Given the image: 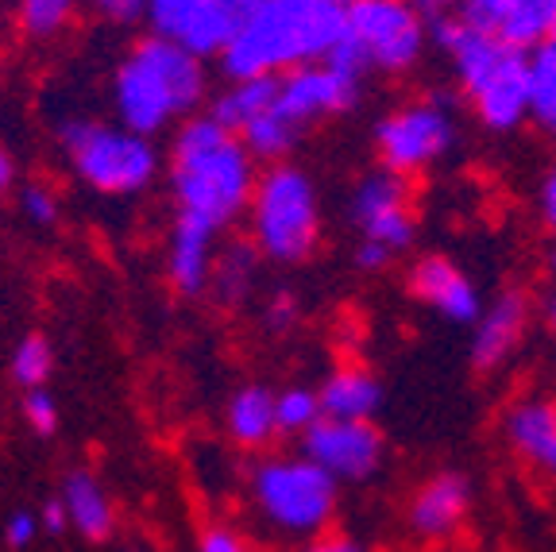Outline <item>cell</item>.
<instances>
[{
    "mask_svg": "<svg viewBox=\"0 0 556 552\" xmlns=\"http://www.w3.org/2000/svg\"><path fill=\"white\" fill-rule=\"evenodd\" d=\"M344 35L340 0H255L240 12L232 39L220 51L228 81L278 78L287 70L325 62Z\"/></svg>",
    "mask_w": 556,
    "mask_h": 552,
    "instance_id": "cell-1",
    "label": "cell"
},
{
    "mask_svg": "<svg viewBox=\"0 0 556 552\" xmlns=\"http://www.w3.org/2000/svg\"><path fill=\"white\" fill-rule=\"evenodd\" d=\"M255 159L213 116H186L170 143V193L178 216L225 233L248 213L255 190Z\"/></svg>",
    "mask_w": 556,
    "mask_h": 552,
    "instance_id": "cell-2",
    "label": "cell"
},
{
    "mask_svg": "<svg viewBox=\"0 0 556 552\" xmlns=\"http://www.w3.org/2000/svg\"><path fill=\"white\" fill-rule=\"evenodd\" d=\"M201 101H205V62L178 43L148 35L116 66V116H121V128L136 136H159L174 121L198 113Z\"/></svg>",
    "mask_w": 556,
    "mask_h": 552,
    "instance_id": "cell-3",
    "label": "cell"
},
{
    "mask_svg": "<svg viewBox=\"0 0 556 552\" xmlns=\"http://www.w3.org/2000/svg\"><path fill=\"white\" fill-rule=\"evenodd\" d=\"M433 43L452 59L456 81L491 131H514L530 116V59L498 35L479 32L460 16L433 20Z\"/></svg>",
    "mask_w": 556,
    "mask_h": 552,
    "instance_id": "cell-4",
    "label": "cell"
},
{
    "mask_svg": "<svg viewBox=\"0 0 556 552\" xmlns=\"http://www.w3.org/2000/svg\"><path fill=\"white\" fill-rule=\"evenodd\" d=\"M429 27L414 0H344V35L325 62L364 81L367 70L406 74L426 54Z\"/></svg>",
    "mask_w": 556,
    "mask_h": 552,
    "instance_id": "cell-5",
    "label": "cell"
},
{
    "mask_svg": "<svg viewBox=\"0 0 556 552\" xmlns=\"http://www.w3.org/2000/svg\"><path fill=\"white\" fill-rule=\"evenodd\" d=\"M252 248L275 263H302L321 240V201L302 166L275 163L255 178L252 201Z\"/></svg>",
    "mask_w": 556,
    "mask_h": 552,
    "instance_id": "cell-6",
    "label": "cell"
},
{
    "mask_svg": "<svg viewBox=\"0 0 556 552\" xmlns=\"http://www.w3.org/2000/svg\"><path fill=\"white\" fill-rule=\"evenodd\" d=\"M66 159L89 190L104 198H131L143 193L159 174V151L148 136L121 128V124L66 121L59 131Z\"/></svg>",
    "mask_w": 556,
    "mask_h": 552,
    "instance_id": "cell-7",
    "label": "cell"
},
{
    "mask_svg": "<svg viewBox=\"0 0 556 552\" xmlns=\"http://www.w3.org/2000/svg\"><path fill=\"white\" fill-rule=\"evenodd\" d=\"M340 484L305 456H270L255 464L252 499L260 514L282 534L317 537L337 514Z\"/></svg>",
    "mask_w": 556,
    "mask_h": 552,
    "instance_id": "cell-8",
    "label": "cell"
},
{
    "mask_svg": "<svg viewBox=\"0 0 556 552\" xmlns=\"http://www.w3.org/2000/svg\"><path fill=\"white\" fill-rule=\"evenodd\" d=\"M456 143V121L448 104L441 101H414L387 113L375 128V151H379L382 171L409 178L441 163Z\"/></svg>",
    "mask_w": 556,
    "mask_h": 552,
    "instance_id": "cell-9",
    "label": "cell"
},
{
    "mask_svg": "<svg viewBox=\"0 0 556 552\" xmlns=\"http://www.w3.org/2000/svg\"><path fill=\"white\" fill-rule=\"evenodd\" d=\"M302 456L321 467L332 484H364L382 467L387 440L375 429V422L321 417L302 432Z\"/></svg>",
    "mask_w": 556,
    "mask_h": 552,
    "instance_id": "cell-10",
    "label": "cell"
},
{
    "mask_svg": "<svg viewBox=\"0 0 556 552\" xmlns=\"http://www.w3.org/2000/svg\"><path fill=\"white\" fill-rule=\"evenodd\" d=\"M356 101H359V78L344 74L332 62H309V66L278 74L275 113L287 116L298 131L325 121V116L348 113Z\"/></svg>",
    "mask_w": 556,
    "mask_h": 552,
    "instance_id": "cell-11",
    "label": "cell"
},
{
    "mask_svg": "<svg viewBox=\"0 0 556 552\" xmlns=\"http://www.w3.org/2000/svg\"><path fill=\"white\" fill-rule=\"evenodd\" d=\"M143 16H148L155 39L178 43L201 62L225 51L236 20H240L225 0H148Z\"/></svg>",
    "mask_w": 556,
    "mask_h": 552,
    "instance_id": "cell-12",
    "label": "cell"
},
{
    "mask_svg": "<svg viewBox=\"0 0 556 552\" xmlns=\"http://www.w3.org/2000/svg\"><path fill=\"white\" fill-rule=\"evenodd\" d=\"M352 216L367 243H379L391 255L406 251L417 236V216L409 209L406 178L391 171H371L352 193Z\"/></svg>",
    "mask_w": 556,
    "mask_h": 552,
    "instance_id": "cell-13",
    "label": "cell"
},
{
    "mask_svg": "<svg viewBox=\"0 0 556 552\" xmlns=\"http://www.w3.org/2000/svg\"><path fill=\"white\" fill-rule=\"evenodd\" d=\"M409 290L437 313V317L452 321V325H476V317L483 313V298L479 286L464 275L460 267L444 255H426L409 271Z\"/></svg>",
    "mask_w": 556,
    "mask_h": 552,
    "instance_id": "cell-14",
    "label": "cell"
},
{
    "mask_svg": "<svg viewBox=\"0 0 556 552\" xmlns=\"http://www.w3.org/2000/svg\"><path fill=\"white\" fill-rule=\"evenodd\" d=\"M471 510V479L464 472H437L409 502V529L426 541L456 534Z\"/></svg>",
    "mask_w": 556,
    "mask_h": 552,
    "instance_id": "cell-15",
    "label": "cell"
},
{
    "mask_svg": "<svg viewBox=\"0 0 556 552\" xmlns=\"http://www.w3.org/2000/svg\"><path fill=\"white\" fill-rule=\"evenodd\" d=\"M217 236L201 221L190 216H174L170 243H166V278L182 298H198L208 290L213 260H217Z\"/></svg>",
    "mask_w": 556,
    "mask_h": 552,
    "instance_id": "cell-16",
    "label": "cell"
},
{
    "mask_svg": "<svg viewBox=\"0 0 556 552\" xmlns=\"http://www.w3.org/2000/svg\"><path fill=\"white\" fill-rule=\"evenodd\" d=\"M526 317L530 305L518 290L503 293L495 305H486L476 317V337H471V363L476 372H495L498 363L510 360V352L526 337Z\"/></svg>",
    "mask_w": 556,
    "mask_h": 552,
    "instance_id": "cell-17",
    "label": "cell"
},
{
    "mask_svg": "<svg viewBox=\"0 0 556 552\" xmlns=\"http://www.w3.org/2000/svg\"><path fill=\"white\" fill-rule=\"evenodd\" d=\"M317 406L332 422H371L382 406V382L367 367L348 363L317 387Z\"/></svg>",
    "mask_w": 556,
    "mask_h": 552,
    "instance_id": "cell-18",
    "label": "cell"
},
{
    "mask_svg": "<svg viewBox=\"0 0 556 552\" xmlns=\"http://www.w3.org/2000/svg\"><path fill=\"white\" fill-rule=\"evenodd\" d=\"M506 440L526 464L553 467L556 464V402L553 398H530L518 402L506 417Z\"/></svg>",
    "mask_w": 556,
    "mask_h": 552,
    "instance_id": "cell-19",
    "label": "cell"
},
{
    "mask_svg": "<svg viewBox=\"0 0 556 552\" xmlns=\"http://www.w3.org/2000/svg\"><path fill=\"white\" fill-rule=\"evenodd\" d=\"M59 499L66 506L70 529H78L86 541H109V534L116 526V514L93 472H70Z\"/></svg>",
    "mask_w": 556,
    "mask_h": 552,
    "instance_id": "cell-20",
    "label": "cell"
},
{
    "mask_svg": "<svg viewBox=\"0 0 556 552\" xmlns=\"http://www.w3.org/2000/svg\"><path fill=\"white\" fill-rule=\"evenodd\" d=\"M228 437L240 444V449H263L278 437L275 429V390L267 387H240L228 398L225 410Z\"/></svg>",
    "mask_w": 556,
    "mask_h": 552,
    "instance_id": "cell-21",
    "label": "cell"
},
{
    "mask_svg": "<svg viewBox=\"0 0 556 552\" xmlns=\"http://www.w3.org/2000/svg\"><path fill=\"white\" fill-rule=\"evenodd\" d=\"M275 93H278V78H240L228 81V89H220L213 97V109L208 116L228 128L232 136H240L252 121H260L263 113L275 109Z\"/></svg>",
    "mask_w": 556,
    "mask_h": 552,
    "instance_id": "cell-22",
    "label": "cell"
},
{
    "mask_svg": "<svg viewBox=\"0 0 556 552\" xmlns=\"http://www.w3.org/2000/svg\"><path fill=\"white\" fill-rule=\"evenodd\" d=\"M556 24V0H510L498 20L495 35L514 51H526V47H541L545 35Z\"/></svg>",
    "mask_w": 556,
    "mask_h": 552,
    "instance_id": "cell-23",
    "label": "cell"
},
{
    "mask_svg": "<svg viewBox=\"0 0 556 552\" xmlns=\"http://www.w3.org/2000/svg\"><path fill=\"white\" fill-rule=\"evenodd\" d=\"M255 255H260V251H255L252 243H243V240L220 248V255L213 260V275H208V290L217 293V302L240 305L243 298L252 293Z\"/></svg>",
    "mask_w": 556,
    "mask_h": 552,
    "instance_id": "cell-24",
    "label": "cell"
},
{
    "mask_svg": "<svg viewBox=\"0 0 556 552\" xmlns=\"http://www.w3.org/2000/svg\"><path fill=\"white\" fill-rule=\"evenodd\" d=\"M298 136H302V131H298L282 113H275V109H270V113H263L260 121L248 124V128H243L236 139H240L243 151H248L255 163H270V166H275V163H282L290 151H294Z\"/></svg>",
    "mask_w": 556,
    "mask_h": 552,
    "instance_id": "cell-25",
    "label": "cell"
},
{
    "mask_svg": "<svg viewBox=\"0 0 556 552\" xmlns=\"http://www.w3.org/2000/svg\"><path fill=\"white\" fill-rule=\"evenodd\" d=\"M530 116L556 136V54L545 47L530 59Z\"/></svg>",
    "mask_w": 556,
    "mask_h": 552,
    "instance_id": "cell-26",
    "label": "cell"
},
{
    "mask_svg": "<svg viewBox=\"0 0 556 552\" xmlns=\"http://www.w3.org/2000/svg\"><path fill=\"white\" fill-rule=\"evenodd\" d=\"M20 27L31 39H51V35L66 32V24L78 16L81 0H20Z\"/></svg>",
    "mask_w": 556,
    "mask_h": 552,
    "instance_id": "cell-27",
    "label": "cell"
},
{
    "mask_svg": "<svg viewBox=\"0 0 556 552\" xmlns=\"http://www.w3.org/2000/svg\"><path fill=\"white\" fill-rule=\"evenodd\" d=\"M51 372H54L51 340L39 337V333H31V337L20 340L16 352H12V379H16L24 390H39V387H47Z\"/></svg>",
    "mask_w": 556,
    "mask_h": 552,
    "instance_id": "cell-28",
    "label": "cell"
},
{
    "mask_svg": "<svg viewBox=\"0 0 556 552\" xmlns=\"http://www.w3.org/2000/svg\"><path fill=\"white\" fill-rule=\"evenodd\" d=\"M313 422H321L317 390H309V387L278 390L275 394V429L278 432H298V437H302Z\"/></svg>",
    "mask_w": 556,
    "mask_h": 552,
    "instance_id": "cell-29",
    "label": "cell"
},
{
    "mask_svg": "<svg viewBox=\"0 0 556 552\" xmlns=\"http://www.w3.org/2000/svg\"><path fill=\"white\" fill-rule=\"evenodd\" d=\"M24 422L35 437H54V429H59V406H54V398L47 394V387L24 390Z\"/></svg>",
    "mask_w": 556,
    "mask_h": 552,
    "instance_id": "cell-30",
    "label": "cell"
},
{
    "mask_svg": "<svg viewBox=\"0 0 556 552\" xmlns=\"http://www.w3.org/2000/svg\"><path fill=\"white\" fill-rule=\"evenodd\" d=\"M20 205H24L27 221H35V225H54L59 221V193L51 186H43V181H31L20 193Z\"/></svg>",
    "mask_w": 556,
    "mask_h": 552,
    "instance_id": "cell-31",
    "label": "cell"
},
{
    "mask_svg": "<svg viewBox=\"0 0 556 552\" xmlns=\"http://www.w3.org/2000/svg\"><path fill=\"white\" fill-rule=\"evenodd\" d=\"M506 4H510V0H460V20H464V24H471V27H479V32L495 35Z\"/></svg>",
    "mask_w": 556,
    "mask_h": 552,
    "instance_id": "cell-32",
    "label": "cell"
},
{
    "mask_svg": "<svg viewBox=\"0 0 556 552\" xmlns=\"http://www.w3.org/2000/svg\"><path fill=\"white\" fill-rule=\"evenodd\" d=\"M263 321H267V328L275 333V337L290 333V328L298 325V298H294V293L278 290L275 298L267 302V313H263Z\"/></svg>",
    "mask_w": 556,
    "mask_h": 552,
    "instance_id": "cell-33",
    "label": "cell"
},
{
    "mask_svg": "<svg viewBox=\"0 0 556 552\" xmlns=\"http://www.w3.org/2000/svg\"><path fill=\"white\" fill-rule=\"evenodd\" d=\"M35 534H39V518L27 514V510H16V514L4 522V544H9V549H27V544L35 541Z\"/></svg>",
    "mask_w": 556,
    "mask_h": 552,
    "instance_id": "cell-34",
    "label": "cell"
},
{
    "mask_svg": "<svg viewBox=\"0 0 556 552\" xmlns=\"http://www.w3.org/2000/svg\"><path fill=\"white\" fill-rule=\"evenodd\" d=\"M201 552H248V544L225 526H213L201 534Z\"/></svg>",
    "mask_w": 556,
    "mask_h": 552,
    "instance_id": "cell-35",
    "label": "cell"
},
{
    "mask_svg": "<svg viewBox=\"0 0 556 552\" xmlns=\"http://www.w3.org/2000/svg\"><path fill=\"white\" fill-rule=\"evenodd\" d=\"M89 4L109 20H136V16H143V4H148V0H89Z\"/></svg>",
    "mask_w": 556,
    "mask_h": 552,
    "instance_id": "cell-36",
    "label": "cell"
},
{
    "mask_svg": "<svg viewBox=\"0 0 556 552\" xmlns=\"http://www.w3.org/2000/svg\"><path fill=\"white\" fill-rule=\"evenodd\" d=\"M35 518H39V529H43V534H66V506H62V499H47L43 506H39V514H35Z\"/></svg>",
    "mask_w": 556,
    "mask_h": 552,
    "instance_id": "cell-37",
    "label": "cell"
},
{
    "mask_svg": "<svg viewBox=\"0 0 556 552\" xmlns=\"http://www.w3.org/2000/svg\"><path fill=\"white\" fill-rule=\"evenodd\" d=\"M391 260H394V255H391L387 248H379V243H367V240H364V243L356 248V267H359V271H367V275L382 271Z\"/></svg>",
    "mask_w": 556,
    "mask_h": 552,
    "instance_id": "cell-38",
    "label": "cell"
},
{
    "mask_svg": "<svg viewBox=\"0 0 556 552\" xmlns=\"http://www.w3.org/2000/svg\"><path fill=\"white\" fill-rule=\"evenodd\" d=\"M305 552H367V549L344 534H325V537H313Z\"/></svg>",
    "mask_w": 556,
    "mask_h": 552,
    "instance_id": "cell-39",
    "label": "cell"
},
{
    "mask_svg": "<svg viewBox=\"0 0 556 552\" xmlns=\"http://www.w3.org/2000/svg\"><path fill=\"white\" fill-rule=\"evenodd\" d=\"M541 216H545L548 233L556 236V166L545 174V181H541Z\"/></svg>",
    "mask_w": 556,
    "mask_h": 552,
    "instance_id": "cell-40",
    "label": "cell"
},
{
    "mask_svg": "<svg viewBox=\"0 0 556 552\" xmlns=\"http://www.w3.org/2000/svg\"><path fill=\"white\" fill-rule=\"evenodd\" d=\"M414 9L441 20V16H452V9H460V0H414Z\"/></svg>",
    "mask_w": 556,
    "mask_h": 552,
    "instance_id": "cell-41",
    "label": "cell"
},
{
    "mask_svg": "<svg viewBox=\"0 0 556 552\" xmlns=\"http://www.w3.org/2000/svg\"><path fill=\"white\" fill-rule=\"evenodd\" d=\"M12 181H16V159L9 147H0V193H9Z\"/></svg>",
    "mask_w": 556,
    "mask_h": 552,
    "instance_id": "cell-42",
    "label": "cell"
},
{
    "mask_svg": "<svg viewBox=\"0 0 556 552\" xmlns=\"http://www.w3.org/2000/svg\"><path fill=\"white\" fill-rule=\"evenodd\" d=\"M548 328H553V337H556V298L548 302Z\"/></svg>",
    "mask_w": 556,
    "mask_h": 552,
    "instance_id": "cell-43",
    "label": "cell"
},
{
    "mask_svg": "<svg viewBox=\"0 0 556 552\" xmlns=\"http://www.w3.org/2000/svg\"><path fill=\"white\" fill-rule=\"evenodd\" d=\"M545 51H553V54H556V24H553V32L545 35Z\"/></svg>",
    "mask_w": 556,
    "mask_h": 552,
    "instance_id": "cell-44",
    "label": "cell"
},
{
    "mask_svg": "<svg viewBox=\"0 0 556 552\" xmlns=\"http://www.w3.org/2000/svg\"><path fill=\"white\" fill-rule=\"evenodd\" d=\"M548 472H553V475H556V464H553V467H548Z\"/></svg>",
    "mask_w": 556,
    "mask_h": 552,
    "instance_id": "cell-45",
    "label": "cell"
},
{
    "mask_svg": "<svg viewBox=\"0 0 556 552\" xmlns=\"http://www.w3.org/2000/svg\"><path fill=\"white\" fill-rule=\"evenodd\" d=\"M553 263H556V260H553Z\"/></svg>",
    "mask_w": 556,
    "mask_h": 552,
    "instance_id": "cell-46",
    "label": "cell"
}]
</instances>
